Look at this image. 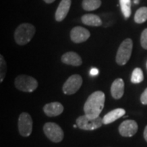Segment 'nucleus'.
I'll return each instance as SVG.
<instances>
[{
  "label": "nucleus",
  "instance_id": "obj_16",
  "mask_svg": "<svg viewBox=\"0 0 147 147\" xmlns=\"http://www.w3.org/2000/svg\"><path fill=\"white\" fill-rule=\"evenodd\" d=\"M81 20L84 25L89 26H100L102 25V21L100 16L94 14H85L82 16Z\"/></svg>",
  "mask_w": 147,
  "mask_h": 147
},
{
  "label": "nucleus",
  "instance_id": "obj_3",
  "mask_svg": "<svg viewBox=\"0 0 147 147\" xmlns=\"http://www.w3.org/2000/svg\"><path fill=\"white\" fill-rule=\"evenodd\" d=\"M133 42L131 38H126L121 42L116 54V62L119 65H124L131 57Z\"/></svg>",
  "mask_w": 147,
  "mask_h": 147
},
{
  "label": "nucleus",
  "instance_id": "obj_13",
  "mask_svg": "<svg viewBox=\"0 0 147 147\" xmlns=\"http://www.w3.org/2000/svg\"><path fill=\"white\" fill-rule=\"evenodd\" d=\"M61 61L64 64L73 66H79L82 65V58L78 53L74 52H68L65 53L61 57Z\"/></svg>",
  "mask_w": 147,
  "mask_h": 147
},
{
  "label": "nucleus",
  "instance_id": "obj_22",
  "mask_svg": "<svg viewBox=\"0 0 147 147\" xmlns=\"http://www.w3.org/2000/svg\"><path fill=\"white\" fill-rule=\"evenodd\" d=\"M141 45L144 49H147V28L145 29L141 35Z\"/></svg>",
  "mask_w": 147,
  "mask_h": 147
},
{
  "label": "nucleus",
  "instance_id": "obj_27",
  "mask_svg": "<svg viewBox=\"0 0 147 147\" xmlns=\"http://www.w3.org/2000/svg\"><path fill=\"white\" fill-rule=\"evenodd\" d=\"M138 3H139V0H134V3L135 4H138Z\"/></svg>",
  "mask_w": 147,
  "mask_h": 147
},
{
  "label": "nucleus",
  "instance_id": "obj_1",
  "mask_svg": "<svg viewBox=\"0 0 147 147\" xmlns=\"http://www.w3.org/2000/svg\"><path fill=\"white\" fill-rule=\"evenodd\" d=\"M105 100V96L103 92H94L88 96L84 104V114L92 119H96L99 117L104 108Z\"/></svg>",
  "mask_w": 147,
  "mask_h": 147
},
{
  "label": "nucleus",
  "instance_id": "obj_15",
  "mask_svg": "<svg viewBox=\"0 0 147 147\" xmlns=\"http://www.w3.org/2000/svg\"><path fill=\"white\" fill-rule=\"evenodd\" d=\"M125 114H126V110L122 109V108H118L115 110H111L102 118L103 119V123L104 124H110L117 119H119L121 117H123Z\"/></svg>",
  "mask_w": 147,
  "mask_h": 147
},
{
  "label": "nucleus",
  "instance_id": "obj_6",
  "mask_svg": "<svg viewBox=\"0 0 147 147\" xmlns=\"http://www.w3.org/2000/svg\"><path fill=\"white\" fill-rule=\"evenodd\" d=\"M43 131L51 142L59 143L63 140V130L55 123H46L43 126Z\"/></svg>",
  "mask_w": 147,
  "mask_h": 147
},
{
  "label": "nucleus",
  "instance_id": "obj_19",
  "mask_svg": "<svg viewBox=\"0 0 147 147\" xmlns=\"http://www.w3.org/2000/svg\"><path fill=\"white\" fill-rule=\"evenodd\" d=\"M134 21L137 24H142L147 21V7H142L136 11L134 16Z\"/></svg>",
  "mask_w": 147,
  "mask_h": 147
},
{
  "label": "nucleus",
  "instance_id": "obj_5",
  "mask_svg": "<svg viewBox=\"0 0 147 147\" xmlns=\"http://www.w3.org/2000/svg\"><path fill=\"white\" fill-rule=\"evenodd\" d=\"M76 124L78 127L82 130L92 131V130L98 129L104 123H103V119H101L100 117L92 119V118L88 117L86 115H84L79 116L76 119Z\"/></svg>",
  "mask_w": 147,
  "mask_h": 147
},
{
  "label": "nucleus",
  "instance_id": "obj_2",
  "mask_svg": "<svg viewBox=\"0 0 147 147\" xmlns=\"http://www.w3.org/2000/svg\"><path fill=\"white\" fill-rule=\"evenodd\" d=\"M35 34V27L30 23H23L17 27L14 33V38L18 45H26Z\"/></svg>",
  "mask_w": 147,
  "mask_h": 147
},
{
  "label": "nucleus",
  "instance_id": "obj_9",
  "mask_svg": "<svg viewBox=\"0 0 147 147\" xmlns=\"http://www.w3.org/2000/svg\"><path fill=\"white\" fill-rule=\"evenodd\" d=\"M138 130V125L137 122L131 119L124 120L119 127V131L121 136L125 137H130L134 136Z\"/></svg>",
  "mask_w": 147,
  "mask_h": 147
},
{
  "label": "nucleus",
  "instance_id": "obj_8",
  "mask_svg": "<svg viewBox=\"0 0 147 147\" xmlns=\"http://www.w3.org/2000/svg\"><path fill=\"white\" fill-rule=\"evenodd\" d=\"M83 84L82 77L79 74H73L69 78L62 87L63 92L66 95H73L77 92Z\"/></svg>",
  "mask_w": 147,
  "mask_h": 147
},
{
  "label": "nucleus",
  "instance_id": "obj_21",
  "mask_svg": "<svg viewBox=\"0 0 147 147\" xmlns=\"http://www.w3.org/2000/svg\"><path fill=\"white\" fill-rule=\"evenodd\" d=\"M0 81L3 82L5 78L6 72H7V64L5 60L3 58V56H0Z\"/></svg>",
  "mask_w": 147,
  "mask_h": 147
},
{
  "label": "nucleus",
  "instance_id": "obj_11",
  "mask_svg": "<svg viewBox=\"0 0 147 147\" xmlns=\"http://www.w3.org/2000/svg\"><path fill=\"white\" fill-rule=\"evenodd\" d=\"M71 5V0H61L55 13L56 21L60 22L66 17Z\"/></svg>",
  "mask_w": 147,
  "mask_h": 147
},
{
  "label": "nucleus",
  "instance_id": "obj_17",
  "mask_svg": "<svg viewBox=\"0 0 147 147\" xmlns=\"http://www.w3.org/2000/svg\"><path fill=\"white\" fill-rule=\"evenodd\" d=\"M121 11L125 19H128L131 14V0H119Z\"/></svg>",
  "mask_w": 147,
  "mask_h": 147
},
{
  "label": "nucleus",
  "instance_id": "obj_26",
  "mask_svg": "<svg viewBox=\"0 0 147 147\" xmlns=\"http://www.w3.org/2000/svg\"><path fill=\"white\" fill-rule=\"evenodd\" d=\"M46 3H53L55 0H43Z\"/></svg>",
  "mask_w": 147,
  "mask_h": 147
},
{
  "label": "nucleus",
  "instance_id": "obj_23",
  "mask_svg": "<svg viewBox=\"0 0 147 147\" xmlns=\"http://www.w3.org/2000/svg\"><path fill=\"white\" fill-rule=\"evenodd\" d=\"M141 102L143 105H147V88L141 95Z\"/></svg>",
  "mask_w": 147,
  "mask_h": 147
},
{
  "label": "nucleus",
  "instance_id": "obj_24",
  "mask_svg": "<svg viewBox=\"0 0 147 147\" xmlns=\"http://www.w3.org/2000/svg\"><path fill=\"white\" fill-rule=\"evenodd\" d=\"M98 73H99V70L96 68H92L90 70V75L91 76H96L98 74Z\"/></svg>",
  "mask_w": 147,
  "mask_h": 147
},
{
  "label": "nucleus",
  "instance_id": "obj_18",
  "mask_svg": "<svg viewBox=\"0 0 147 147\" xmlns=\"http://www.w3.org/2000/svg\"><path fill=\"white\" fill-rule=\"evenodd\" d=\"M101 5L100 0H83L82 7L85 11H94Z\"/></svg>",
  "mask_w": 147,
  "mask_h": 147
},
{
  "label": "nucleus",
  "instance_id": "obj_7",
  "mask_svg": "<svg viewBox=\"0 0 147 147\" xmlns=\"http://www.w3.org/2000/svg\"><path fill=\"white\" fill-rule=\"evenodd\" d=\"M33 120L28 113H21L18 119V130L22 137H29L32 133Z\"/></svg>",
  "mask_w": 147,
  "mask_h": 147
},
{
  "label": "nucleus",
  "instance_id": "obj_20",
  "mask_svg": "<svg viewBox=\"0 0 147 147\" xmlns=\"http://www.w3.org/2000/svg\"><path fill=\"white\" fill-rule=\"evenodd\" d=\"M143 79H144V75H143V72H142V69H134V70L131 73V83H133V84H139V83H141V82L143 81Z\"/></svg>",
  "mask_w": 147,
  "mask_h": 147
},
{
  "label": "nucleus",
  "instance_id": "obj_10",
  "mask_svg": "<svg viewBox=\"0 0 147 147\" xmlns=\"http://www.w3.org/2000/svg\"><path fill=\"white\" fill-rule=\"evenodd\" d=\"M90 37V32L84 27H74L70 31V38L75 43H80L87 41Z\"/></svg>",
  "mask_w": 147,
  "mask_h": 147
},
{
  "label": "nucleus",
  "instance_id": "obj_14",
  "mask_svg": "<svg viewBox=\"0 0 147 147\" xmlns=\"http://www.w3.org/2000/svg\"><path fill=\"white\" fill-rule=\"evenodd\" d=\"M110 92L113 98L119 100L122 98L124 93V82L122 79H115L110 88Z\"/></svg>",
  "mask_w": 147,
  "mask_h": 147
},
{
  "label": "nucleus",
  "instance_id": "obj_12",
  "mask_svg": "<svg viewBox=\"0 0 147 147\" xmlns=\"http://www.w3.org/2000/svg\"><path fill=\"white\" fill-rule=\"evenodd\" d=\"M63 110V105L57 101L48 103L43 106V111L45 115L48 117H55V116L60 115L61 114H62Z\"/></svg>",
  "mask_w": 147,
  "mask_h": 147
},
{
  "label": "nucleus",
  "instance_id": "obj_4",
  "mask_svg": "<svg viewBox=\"0 0 147 147\" xmlns=\"http://www.w3.org/2000/svg\"><path fill=\"white\" fill-rule=\"evenodd\" d=\"M15 87L25 92H32L38 88V81L30 75L20 74L15 79Z\"/></svg>",
  "mask_w": 147,
  "mask_h": 147
},
{
  "label": "nucleus",
  "instance_id": "obj_25",
  "mask_svg": "<svg viewBox=\"0 0 147 147\" xmlns=\"http://www.w3.org/2000/svg\"><path fill=\"white\" fill-rule=\"evenodd\" d=\"M143 135H144V138H145L146 142H147V125L146 127H145V130H144V133H143Z\"/></svg>",
  "mask_w": 147,
  "mask_h": 147
}]
</instances>
